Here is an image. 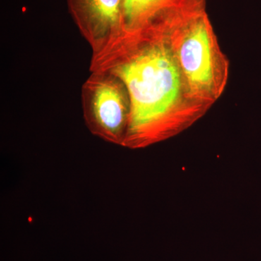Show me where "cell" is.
Wrapping results in <instances>:
<instances>
[{
	"label": "cell",
	"mask_w": 261,
	"mask_h": 261,
	"mask_svg": "<svg viewBox=\"0 0 261 261\" xmlns=\"http://www.w3.org/2000/svg\"><path fill=\"white\" fill-rule=\"evenodd\" d=\"M121 79L129 94V123L123 147L140 149L176 135L201 115L190 97L166 34L126 36L109 53L91 61L90 71Z\"/></svg>",
	"instance_id": "obj_1"
},
{
	"label": "cell",
	"mask_w": 261,
	"mask_h": 261,
	"mask_svg": "<svg viewBox=\"0 0 261 261\" xmlns=\"http://www.w3.org/2000/svg\"><path fill=\"white\" fill-rule=\"evenodd\" d=\"M163 32L172 48L190 97L200 106L213 102L224 88L226 67L205 12Z\"/></svg>",
	"instance_id": "obj_2"
},
{
	"label": "cell",
	"mask_w": 261,
	"mask_h": 261,
	"mask_svg": "<svg viewBox=\"0 0 261 261\" xmlns=\"http://www.w3.org/2000/svg\"><path fill=\"white\" fill-rule=\"evenodd\" d=\"M84 121L92 135L123 146L130 113L129 94L121 79L106 70L92 71L82 91Z\"/></svg>",
	"instance_id": "obj_3"
},
{
	"label": "cell",
	"mask_w": 261,
	"mask_h": 261,
	"mask_svg": "<svg viewBox=\"0 0 261 261\" xmlns=\"http://www.w3.org/2000/svg\"><path fill=\"white\" fill-rule=\"evenodd\" d=\"M67 5L92 48V60L107 54L124 38L123 0H67Z\"/></svg>",
	"instance_id": "obj_4"
},
{
	"label": "cell",
	"mask_w": 261,
	"mask_h": 261,
	"mask_svg": "<svg viewBox=\"0 0 261 261\" xmlns=\"http://www.w3.org/2000/svg\"><path fill=\"white\" fill-rule=\"evenodd\" d=\"M125 35L164 30L205 11L204 0H123Z\"/></svg>",
	"instance_id": "obj_5"
}]
</instances>
